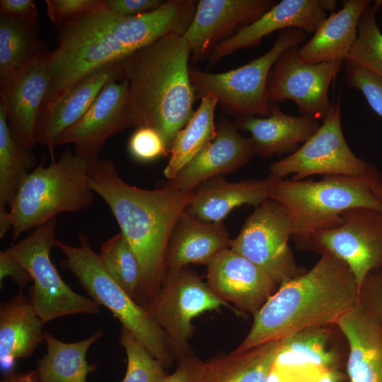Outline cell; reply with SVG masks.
I'll list each match as a JSON object with an SVG mask.
<instances>
[{
	"instance_id": "obj_47",
	"label": "cell",
	"mask_w": 382,
	"mask_h": 382,
	"mask_svg": "<svg viewBox=\"0 0 382 382\" xmlns=\"http://www.w3.org/2000/svg\"><path fill=\"white\" fill-rule=\"evenodd\" d=\"M371 190L374 196L382 204V179L375 181L372 184Z\"/></svg>"
},
{
	"instance_id": "obj_32",
	"label": "cell",
	"mask_w": 382,
	"mask_h": 382,
	"mask_svg": "<svg viewBox=\"0 0 382 382\" xmlns=\"http://www.w3.org/2000/svg\"><path fill=\"white\" fill-rule=\"evenodd\" d=\"M336 325L306 328L281 340L276 364L311 362L336 369L340 356L331 340Z\"/></svg>"
},
{
	"instance_id": "obj_23",
	"label": "cell",
	"mask_w": 382,
	"mask_h": 382,
	"mask_svg": "<svg viewBox=\"0 0 382 382\" xmlns=\"http://www.w3.org/2000/svg\"><path fill=\"white\" fill-rule=\"evenodd\" d=\"M336 325L347 346L349 382H382V330L359 299Z\"/></svg>"
},
{
	"instance_id": "obj_24",
	"label": "cell",
	"mask_w": 382,
	"mask_h": 382,
	"mask_svg": "<svg viewBox=\"0 0 382 382\" xmlns=\"http://www.w3.org/2000/svg\"><path fill=\"white\" fill-rule=\"evenodd\" d=\"M235 125L250 133L255 153L262 158L294 152L320 126L314 118L286 114L275 104H270L268 116L238 117Z\"/></svg>"
},
{
	"instance_id": "obj_11",
	"label": "cell",
	"mask_w": 382,
	"mask_h": 382,
	"mask_svg": "<svg viewBox=\"0 0 382 382\" xmlns=\"http://www.w3.org/2000/svg\"><path fill=\"white\" fill-rule=\"evenodd\" d=\"M293 240L300 249L328 253L342 260L360 291L366 277L382 267V211L349 209L336 226Z\"/></svg>"
},
{
	"instance_id": "obj_20",
	"label": "cell",
	"mask_w": 382,
	"mask_h": 382,
	"mask_svg": "<svg viewBox=\"0 0 382 382\" xmlns=\"http://www.w3.org/2000/svg\"><path fill=\"white\" fill-rule=\"evenodd\" d=\"M254 155L250 138L242 135L235 124L224 118L214 139L168 184L183 191H193L211 178L234 172Z\"/></svg>"
},
{
	"instance_id": "obj_41",
	"label": "cell",
	"mask_w": 382,
	"mask_h": 382,
	"mask_svg": "<svg viewBox=\"0 0 382 382\" xmlns=\"http://www.w3.org/2000/svg\"><path fill=\"white\" fill-rule=\"evenodd\" d=\"M162 382H204V361L194 355L186 357Z\"/></svg>"
},
{
	"instance_id": "obj_8",
	"label": "cell",
	"mask_w": 382,
	"mask_h": 382,
	"mask_svg": "<svg viewBox=\"0 0 382 382\" xmlns=\"http://www.w3.org/2000/svg\"><path fill=\"white\" fill-rule=\"evenodd\" d=\"M305 39L302 30H283L268 51L237 69L223 73L190 69L196 98L212 95L225 110L238 117L268 116L271 103L267 86L270 71L287 50L300 47Z\"/></svg>"
},
{
	"instance_id": "obj_1",
	"label": "cell",
	"mask_w": 382,
	"mask_h": 382,
	"mask_svg": "<svg viewBox=\"0 0 382 382\" xmlns=\"http://www.w3.org/2000/svg\"><path fill=\"white\" fill-rule=\"evenodd\" d=\"M88 175L91 189L109 207L139 262L144 306L161 286L170 234L194 190L183 191L168 183L154 190L137 187L126 183L109 159L91 161Z\"/></svg>"
},
{
	"instance_id": "obj_43",
	"label": "cell",
	"mask_w": 382,
	"mask_h": 382,
	"mask_svg": "<svg viewBox=\"0 0 382 382\" xmlns=\"http://www.w3.org/2000/svg\"><path fill=\"white\" fill-rule=\"evenodd\" d=\"M10 277L18 286L20 291L32 281L28 270L5 250L0 253V286L4 287L5 278Z\"/></svg>"
},
{
	"instance_id": "obj_22",
	"label": "cell",
	"mask_w": 382,
	"mask_h": 382,
	"mask_svg": "<svg viewBox=\"0 0 382 382\" xmlns=\"http://www.w3.org/2000/svg\"><path fill=\"white\" fill-rule=\"evenodd\" d=\"M279 179L270 173L262 179L237 182L227 181L223 176L211 178L194 190L185 212L205 222H222L236 207L243 204L255 207L270 199Z\"/></svg>"
},
{
	"instance_id": "obj_3",
	"label": "cell",
	"mask_w": 382,
	"mask_h": 382,
	"mask_svg": "<svg viewBox=\"0 0 382 382\" xmlns=\"http://www.w3.org/2000/svg\"><path fill=\"white\" fill-rule=\"evenodd\" d=\"M191 49L181 35H169L122 61L129 82L132 126L156 130L168 151L190 119L196 98L190 76Z\"/></svg>"
},
{
	"instance_id": "obj_25",
	"label": "cell",
	"mask_w": 382,
	"mask_h": 382,
	"mask_svg": "<svg viewBox=\"0 0 382 382\" xmlns=\"http://www.w3.org/2000/svg\"><path fill=\"white\" fill-rule=\"evenodd\" d=\"M231 241L223 222H205L185 211L170 236L165 272L179 270L189 264L206 265L218 253L230 248Z\"/></svg>"
},
{
	"instance_id": "obj_17",
	"label": "cell",
	"mask_w": 382,
	"mask_h": 382,
	"mask_svg": "<svg viewBox=\"0 0 382 382\" xmlns=\"http://www.w3.org/2000/svg\"><path fill=\"white\" fill-rule=\"evenodd\" d=\"M336 6L335 0L281 1L257 20L238 28L234 35L216 44L207 57L209 65L240 49L258 45L264 37L277 30L295 28L314 33Z\"/></svg>"
},
{
	"instance_id": "obj_37",
	"label": "cell",
	"mask_w": 382,
	"mask_h": 382,
	"mask_svg": "<svg viewBox=\"0 0 382 382\" xmlns=\"http://www.w3.org/2000/svg\"><path fill=\"white\" fill-rule=\"evenodd\" d=\"M344 62L347 84L361 91L371 108L382 117V79L349 60Z\"/></svg>"
},
{
	"instance_id": "obj_39",
	"label": "cell",
	"mask_w": 382,
	"mask_h": 382,
	"mask_svg": "<svg viewBox=\"0 0 382 382\" xmlns=\"http://www.w3.org/2000/svg\"><path fill=\"white\" fill-rule=\"evenodd\" d=\"M47 13L59 30L82 16L104 6L103 0H47Z\"/></svg>"
},
{
	"instance_id": "obj_16",
	"label": "cell",
	"mask_w": 382,
	"mask_h": 382,
	"mask_svg": "<svg viewBox=\"0 0 382 382\" xmlns=\"http://www.w3.org/2000/svg\"><path fill=\"white\" fill-rule=\"evenodd\" d=\"M49 56L44 52L6 79L0 80V103L14 138L31 150L35 132L49 86Z\"/></svg>"
},
{
	"instance_id": "obj_13",
	"label": "cell",
	"mask_w": 382,
	"mask_h": 382,
	"mask_svg": "<svg viewBox=\"0 0 382 382\" xmlns=\"http://www.w3.org/2000/svg\"><path fill=\"white\" fill-rule=\"evenodd\" d=\"M292 224L286 209L268 199L255 207L230 248L246 257L280 285L302 274L294 260L289 240Z\"/></svg>"
},
{
	"instance_id": "obj_34",
	"label": "cell",
	"mask_w": 382,
	"mask_h": 382,
	"mask_svg": "<svg viewBox=\"0 0 382 382\" xmlns=\"http://www.w3.org/2000/svg\"><path fill=\"white\" fill-rule=\"evenodd\" d=\"M101 262L112 278L138 304L142 294L139 262L121 233L106 240L98 253Z\"/></svg>"
},
{
	"instance_id": "obj_7",
	"label": "cell",
	"mask_w": 382,
	"mask_h": 382,
	"mask_svg": "<svg viewBox=\"0 0 382 382\" xmlns=\"http://www.w3.org/2000/svg\"><path fill=\"white\" fill-rule=\"evenodd\" d=\"M78 239L77 246L57 240L55 247L64 255L66 267L93 301L108 308L165 369L170 368L175 360L163 330L108 274L86 236L79 233Z\"/></svg>"
},
{
	"instance_id": "obj_44",
	"label": "cell",
	"mask_w": 382,
	"mask_h": 382,
	"mask_svg": "<svg viewBox=\"0 0 382 382\" xmlns=\"http://www.w3.org/2000/svg\"><path fill=\"white\" fill-rule=\"evenodd\" d=\"M0 14L21 18H37L38 12L33 0H1Z\"/></svg>"
},
{
	"instance_id": "obj_46",
	"label": "cell",
	"mask_w": 382,
	"mask_h": 382,
	"mask_svg": "<svg viewBox=\"0 0 382 382\" xmlns=\"http://www.w3.org/2000/svg\"><path fill=\"white\" fill-rule=\"evenodd\" d=\"M11 228L12 225L8 209H0V238H4Z\"/></svg>"
},
{
	"instance_id": "obj_48",
	"label": "cell",
	"mask_w": 382,
	"mask_h": 382,
	"mask_svg": "<svg viewBox=\"0 0 382 382\" xmlns=\"http://www.w3.org/2000/svg\"><path fill=\"white\" fill-rule=\"evenodd\" d=\"M374 3L378 6L381 7L382 6V0H376L374 1Z\"/></svg>"
},
{
	"instance_id": "obj_4",
	"label": "cell",
	"mask_w": 382,
	"mask_h": 382,
	"mask_svg": "<svg viewBox=\"0 0 382 382\" xmlns=\"http://www.w3.org/2000/svg\"><path fill=\"white\" fill-rule=\"evenodd\" d=\"M144 34L139 16H121L105 6L61 28L58 47L50 52L49 86L40 112L91 71L148 45Z\"/></svg>"
},
{
	"instance_id": "obj_21",
	"label": "cell",
	"mask_w": 382,
	"mask_h": 382,
	"mask_svg": "<svg viewBox=\"0 0 382 382\" xmlns=\"http://www.w3.org/2000/svg\"><path fill=\"white\" fill-rule=\"evenodd\" d=\"M122 79V62L103 65L84 76L71 86L52 105L38 117L35 139L53 149L59 135L77 122L86 112L103 86L110 80Z\"/></svg>"
},
{
	"instance_id": "obj_35",
	"label": "cell",
	"mask_w": 382,
	"mask_h": 382,
	"mask_svg": "<svg viewBox=\"0 0 382 382\" xmlns=\"http://www.w3.org/2000/svg\"><path fill=\"white\" fill-rule=\"evenodd\" d=\"M379 7L371 3L358 25L357 38L345 60H349L382 79V33L376 13Z\"/></svg>"
},
{
	"instance_id": "obj_28",
	"label": "cell",
	"mask_w": 382,
	"mask_h": 382,
	"mask_svg": "<svg viewBox=\"0 0 382 382\" xmlns=\"http://www.w3.org/2000/svg\"><path fill=\"white\" fill-rule=\"evenodd\" d=\"M103 334L98 330L84 340L69 343L45 332L47 352L37 362L38 382H87L88 374L96 366L88 364L86 354Z\"/></svg>"
},
{
	"instance_id": "obj_10",
	"label": "cell",
	"mask_w": 382,
	"mask_h": 382,
	"mask_svg": "<svg viewBox=\"0 0 382 382\" xmlns=\"http://www.w3.org/2000/svg\"><path fill=\"white\" fill-rule=\"evenodd\" d=\"M227 305L188 266L165 272L155 296L144 307L164 332L176 362L193 355L189 340L192 320L199 314Z\"/></svg>"
},
{
	"instance_id": "obj_5",
	"label": "cell",
	"mask_w": 382,
	"mask_h": 382,
	"mask_svg": "<svg viewBox=\"0 0 382 382\" xmlns=\"http://www.w3.org/2000/svg\"><path fill=\"white\" fill-rule=\"evenodd\" d=\"M90 163L66 149L58 160L52 158L47 166L41 163L24 178L8 205L14 241L59 214L79 212L93 204Z\"/></svg>"
},
{
	"instance_id": "obj_14",
	"label": "cell",
	"mask_w": 382,
	"mask_h": 382,
	"mask_svg": "<svg viewBox=\"0 0 382 382\" xmlns=\"http://www.w3.org/2000/svg\"><path fill=\"white\" fill-rule=\"evenodd\" d=\"M298 47L287 50L272 67L267 86L269 100H292L301 115L323 122L332 104L330 84L344 61L307 64L298 57Z\"/></svg>"
},
{
	"instance_id": "obj_31",
	"label": "cell",
	"mask_w": 382,
	"mask_h": 382,
	"mask_svg": "<svg viewBox=\"0 0 382 382\" xmlns=\"http://www.w3.org/2000/svg\"><path fill=\"white\" fill-rule=\"evenodd\" d=\"M46 52L39 39L37 18L0 14V80Z\"/></svg>"
},
{
	"instance_id": "obj_19",
	"label": "cell",
	"mask_w": 382,
	"mask_h": 382,
	"mask_svg": "<svg viewBox=\"0 0 382 382\" xmlns=\"http://www.w3.org/2000/svg\"><path fill=\"white\" fill-rule=\"evenodd\" d=\"M275 4L272 0L199 1L192 23L183 35L191 49L192 61L208 57L215 45L238 25L254 22Z\"/></svg>"
},
{
	"instance_id": "obj_26",
	"label": "cell",
	"mask_w": 382,
	"mask_h": 382,
	"mask_svg": "<svg viewBox=\"0 0 382 382\" xmlns=\"http://www.w3.org/2000/svg\"><path fill=\"white\" fill-rule=\"evenodd\" d=\"M42 320L23 291L0 306V366L4 375L45 342Z\"/></svg>"
},
{
	"instance_id": "obj_30",
	"label": "cell",
	"mask_w": 382,
	"mask_h": 382,
	"mask_svg": "<svg viewBox=\"0 0 382 382\" xmlns=\"http://www.w3.org/2000/svg\"><path fill=\"white\" fill-rule=\"evenodd\" d=\"M217 104L216 97L212 95L203 96L198 108L177 134L168 164L163 170V175L168 180L173 179L216 137L217 127L214 124V112Z\"/></svg>"
},
{
	"instance_id": "obj_29",
	"label": "cell",
	"mask_w": 382,
	"mask_h": 382,
	"mask_svg": "<svg viewBox=\"0 0 382 382\" xmlns=\"http://www.w3.org/2000/svg\"><path fill=\"white\" fill-rule=\"evenodd\" d=\"M281 340L214 356L204 361V382H265Z\"/></svg>"
},
{
	"instance_id": "obj_9",
	"label": "cell",
	"mask_w": 382,
	"mask_h": 382,
	"mask_svg": "<svg viewBox=\"0 0 382 382\" xmlns=\"http://www.w3.org/2000/svg\"><path fill=\"white\" fill-rule=\"evenodd\" d=\"M57 217L5 251L29 272L33 284L29 299L44 324L66 316L98 314L100 306L92 299L75 292L62 279L50 258L56 246Z\"/></svg>"
},
{
	"instance_id": "obj_42",
	"label": "cell",
	"mask_w": 382,
	"mask_h": 382,
	"mask_svg": "<svg viewBox=\"0 0 382 382\" xmlns=\"http://www.w3.org/2000/svg\"><path fill=\"white\" fill-rule=\"evenodd\" d=\"M161 0H103L109 11L124 16H137L158 8Z\"/></svg>"
},
{
	"instance_id": "obj_33",
	"label": "cell",
	"mask_w": 382,
	"mask_h": 382,
	"mask_svg": "<svg viewBox=\"0 0 382 382\" xmlns=\"http://www.w3.org/2000/svg\"><path fill=\"white\" fill-rule=\"evenodd\" d=\"M30 150L13 136L0 103V209L7 208L24 178L36 168Z\"/></svg>"
},
{
	"instance_id": "obj_18",
	"label": "cell",
	"mask_w": 382,
	"mask_h": 382,
	"mask_svg": "<svg viewBox=\"0 0 382 382\" xmlns=\"http://www.w3.org/2000/svg\"><path fill=\"white\" fill-rule=\"evenodd\" d=\"M206 266L209 289L242 311L254 315L276 291L277 284L266 272L230 248Z\"/></svg>"
},
{
	"instance_id": "obj_27",
	"label": "cell",
	"mask_w": 382,
	"mask_h": 382,
	"mask_svg": "<svg viewBox=\"0 0 382 382\" xmlns=\"http://www.w3.org/2000/svg\"><path fill=\"white\" fill-rule=\"evenodd\" d=\"M369 0H345L342 7L323 19L311 39L298 47V57L307 64L345 60L357 36L358 25Z\"/></svg>"
},
{
	"instance_id": "obj_36",
	"label": "cell",
	"mask_w": 382,
	"mask_h": 382,
	"mask_svg": "<svg viewBox=\"0 0 382 382\" xmlns=\"http://www.w3.org/2000/svg\"><path fill=\"white\" fill-rule=\"evenodd\" d=\"M120 342L127 355L122 382H162L168 374L165 367L127 329L122 327Z\"/></svg>"
},
{
	"instance_id": "obj_6",
	"label": "cell",
	"mask_w": 382,
	"mask_h": 382,
	"mask_svg": "<svg viewBox=\"0 0 382 382\" xmlns=\"http://www.w3.org/2000/svg\"><path fill=\"white\" fill-rule=\"evenodd\" d=\"M381 179L343 175H325L319 181L280 178L270 199L286 209L292 224L291 238H299L336 226L349 209L382 211L371 190L372 184Z\"/></svg>"
},
{
	"instance_id": "obj_45",
	"label": "cell",
	"mask_w": 382,
	"mask_h": 382,
	"mask_svg": "<svg viewBox=\"0 0 382 382\" xmlns=\"http://www.w3.org/2000/svg\"><path fill=\"white\" fill-rule=\"evenodd\" d=\"M1 382H38V377L35 369L24 374L13 371L4 374Z\"/></svg>"
},
{
	"instance_id": "obj_40",
	"label": "cell",
	"mask_w": 382,
	"mask_h": 382,
	"mask_svg": "<svg viewBox=\"0 0 382 382\" xmlns=\"http://www.w3.org/2000/svg\"><path fill=\"white\" fill-rule=\"evenodd\" d=\"M359 301L382 330V267L372 271L366 277L360 289Z\"/></svg>"
},
{
	"instance_id": "obj_2",
	"label": "cell",
	"mask_w": 382,
	"mask_h": 382,
	"mask_svg": "<svg viewBox=\"0 0 382 382\" xmlns=\"http://www.w3.org/2000/svg\"><path fill=\"white\" fill-rule=\"evenodd\" d=\"M359 299L348 266L324 253L308 271L284 282L253 315L251 328L235 349L281 340L300 330L336 325Z\"/></svg>"
},
{
	"instance_id": "obj_12",
	"label": "cell",
	"mask_w": 382,
	"mask_h": 382,
	"mask_svg": "<svg viewBox=\"0 0 382 382\" xmlns=\"http://www.w3.org/2000/svg\"><path fill=\"white\" fill-rule=\"evenodd\" d=\"M270 172L279 178L293 175L295 180L314 175L382 178L349 147L342 129L340 102L332 104L318 130L296 151L273 163Z\"/></svg>"
},
{
	"instance_id": "obj_38",
	"label": "cell",
	"mask_w": 382,
	"mask_h": 382,
	"mask_svg": "<svg viewBox=\"0 0 382 382\" xmlns=\"http://www.w3.org/2000/svg\"><path fill=\"white\" fill-rule=\"evenodd\" d=\"M128 151L134 159L141 162L153 161L170 154L160 134L148 127L135 129L128 141Z\"/></svg>"
},
{
	"instance_id": "obj_15",
	"label": "cell",
	"mask_w": 382,
	"mask_h": 382,
	"mask_svg": "<svg viewBox=\"0 0 382 382\" xmlns=\"http://www.w3.org/2000/svg\"><path fill=\"white\" fill-rule=\"evenodd\" d=\"M129 127V82L111 79L83 117L59 135L55 146L71 144L76 155L93 161L110 137Z\"/></svg>"
}]
</instances>
